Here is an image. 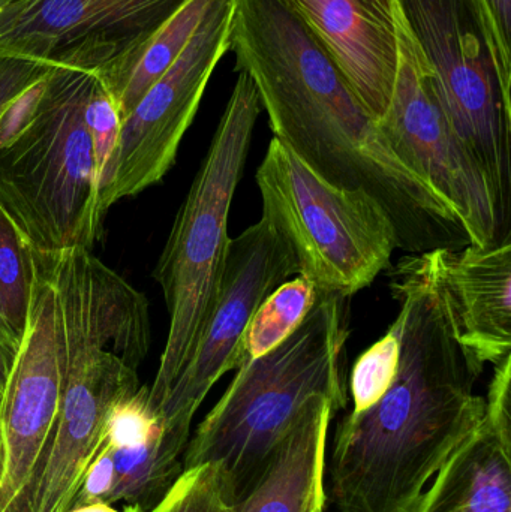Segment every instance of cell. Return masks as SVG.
<instances>
[{"label": "cell", "mask_w": 511, "mask_h": 512, "mask_svg": "<svg viewBox=\"0 0 511 512\" xmlns=\"http://www.w3.org/2000/svg\"><path fill=\"white\" fill-rule=\"evenodd\" d=\"M511 354L494 366V376L485 397V421L506 441L511 442L510 420Z\"/></svg>", "instance_id": "cell-27"}, {"label": "cell", "mask_w": 511, "mask_h": 512, "mask_svg": "<svg viewBox=\"0 0 511 512\" xmlns=\"http://www.w3.org/2000/svg\"><path fill=\"white\" fill-rule=\"evenodd\" d=\"M399 63L392 99L378 120L395 152L452 207L471 245L510 236L482 168L453 131L432 83V69L399 15Z\"/></svg>", "instance_id": "cell-8"}, {"label": "cell", "mask_w": 511, "mask_h": 512, "mask_svg": "<svg viewBox=\"0 0 511 512\" xmlns=\"http://www.w3.org/2000/svg\"><path fill=\"white\" fill-rule=\"evenodd\" d=\"M485 5L501 47L511 53V0H485Z\"/></svg>", "instance_id": "cell-28"}, {"label": "cell", "mask_w": 511, "mask_h": 512, "mask_svg": "<svg viewBox=\"0 0 511 512\" xmlns=\"http://www.w3.org/2000/svg\"><path fill=\"white\" fill-rule=\"evenodd\" d=\"M114 483H116V472H114L113 451L107 445H101L78 484L69 510L92 504L110 505Z\"/></svg>", "instance_id": "cell-26"}, {"label": "cell", "mask_w": 511, "mask_h": 512, "mask_svg": "<svg viewBox=\"0 0 511 512\" xmlns=\"http://www.w3.org/2000/svg\"><path fill=\"white\" fill-rule=\"evenodd\" d=\"M399 366V336L395 325L363 352L350 375L351 414H362L389 390Z\"/></svg>", "instance_id": "cell-21"}, {"label": "cell", "mask_w": 511, "mask_h": 512, "mask_svg": "<svg viewBox=\"0 0 511 512\" xmlns=\"http://www.w3.org/2000/svg\"><path fill=\"white\" fill-rule=\"evenodd\" d=\"M162 512H233V493L216 466L185 469L161 501Z\"/></svg>", "instance_id": "cell-23"}, {"label": "cell", "mask_w": 511, "mask_h": 512, "mask_svg": "<svg viewBox=\"0 0 511 512\" xmlns=\"http://www.w3.org/2000/svg\"><path fill=\"white\" fill-rule=\"evenodd\" d=\"M15 357L17 352L12 351L2 339H0V396H2L3 388L8 382L9 373H11L12 366H14Z\"/></svg>", "instance_id": "cell-29"}, {"label": "cell", "mask_w": 511, "mask_h": 512, "mask_svg": "<svg viewBox=\"0 0 511 512\" xmlns=\"http://www.w3.org/2000/svg\"><path fill=\"white\" fill-rule=\"evenodd\" d=\"M389 276L398 372L372 408L347 412L329 438L324 495L338 512H417L485 417V397L474 391L485 366L456 336L435 251L404 256Z\"/></svg>", "instance_id": "cell-1"}, {"label": "cell", "mask_w": 511, "mask_h": 512, "mask_svg": "<svg viewBox=\"0 0 511 512\" xmlns=\"http://www.w3.org/2000/svg\"><path fill=\"white\" fill-rule=\"evenodd\" d=\"M147 512H162V505H161V502H159L158 505H156L155 508H152V510L150 511H147Z\"/></svg>", "instance_id": "cell-32"}, {"label": "cell", "mask_w": 511, "mask_h": 512, "mask_svg": "<svg viewBox=\"0 0 511 512\" xmlns=\"http://www.w3.org/2000/svg\"><path fill=\"white\" fill-rule=\"evenodd\" d=\"M188 442L165 432L164 436L135 448H111L114 483L110 505L125 502L150 511L162 501L183 472Z\"/></svg>", "instance_id": "cell-18"}, {"label": "cell", "mask_w": 511, "mask_h": 512, "mask_svg": "<svg viewBox=\"0 0 511 512\" xmlns=\"http://www.w3.org/2000/svg\"><path fill=\"white\" fill-rule=\"evenodd\" d=\"M56 289L63 387L44 459L15 512H66L104 439L111 406L140 388L150 351L149 301L84 248L50 256Z\"/></svg>", "instance_id": "cell-2"}, {"label": "cell", "mask_w": 511, "mask_h": 512, "mask_svg": "<svg viewBox=\"0 0 511 512\" xmlns=\"http://www.w3.org/2000/svg\"><path fill=\"white\" fill-rule=\"evenodd\" d=\"M66 512H147L141 510L137 505H126L123 508V511L116 510L113 508V505L108 504H92V505H84V507L71 508Z\"/></svg>", "instance_id": "cell-30"}, {"label": "cell", "mask_w": 511, "mask_h": 512, "mask_svg": "<svg viewBox=\"0 0 511 512\" xmlns=\"http://www.w3.org/2000/svg\"><path fill=\"white\" fill-rule=\"evenodd\" d=\"M96 77L51 68L29 111L0 141V206L38 255L92 251L99 180L86 108Z\"/></svg>", "instance_id": "cell-4"}, {"label": "cell", "mask_w": 511, "mask_h": 512, "mask_svg": "<svg viewBox=\"0 0 511 512\" xmlns=\"http://www.w3.org/2000/svg\"><path fill=\"white\" fill-rule=\"evenodd\" d=\"M263 218L288 243L297 276L351 297L390 267L395 231L366 192L330 185L273 137L255 174Z\"/></svg>", "instance_id": "cell-7"}, {"label": "cell", "mask_w": 511, "mask_h": 512, "mask_svg": "<svg viewBox=\"0 0 511 512\" xmlns=\"http://www.w3.org/2000/svg\"><path fill=\"white\" fill-rule=\"evenodd\" d=\"M149 385L122 397L111 406L104 424L102 445L110 448H135L150 444L165 435L164 421L150 405Z\"/></svg>", "instance_id": "cell-22"}, {"label": "cell", "mask_w": 511, "mask_h": 512, "mask_svg": "<svg viewBox=\"0 0 511 512\" xmlns=\"http://www.w3.org/2000/svg\"><path fill=\"white\" fill-rule=\"evenodd\" d=\"M294 274L290 246L263 216L230 240L215 306L194 355L159 408L170 435L189 442L192 420L207 394L225 373L237 369L240 342L252 316Z\"/></svg>", "instance_id": "cell-11"}, {"label": "cell", "mask_w": 511, "mask_h": 512, "mask_svg": "<svg viewBox=\"0 0 511 512\" xmlns=\"http://www.w3.org/2000/svg\"><path fill=\"white\" fill-rule=\"evenodd\" d=\"M63 355L56 289L38 262L26 334L0 396V512H15L59 415Z\"/></svg>", "instance_id": "cell-12"}, {"label": "cell", "mask_w": 511, "mask_h": 512, "mask_svg": "<svg viewBox=\"0 0 511 512\" xmlns=\"http://www.w3.org/2000/svg\"><path fill=\"white\" fill-rule=\"evenodd\" d=\"M186 0H0V54L98 77Z\"/></svg>", "instance_id": "cell-10"}, {"label": "cell", "mask_w": 511, "mask_h": 512, "mask_svg": "<svg viewBox=\"0 0 511 512\" xmlns=\"http://www.w3.org/2000/svg\"><path fill=\"white\" fill-rule=\"evenodd\" d=\"M317 298V288L300 276L278 286L260 304L243 334L237 369L278 348L302 325Z\"/></svg>", "instance_id": "cell-20"}, {"label": "cell", "mask_w": 511, "mask_h": 512, "mask_svg": "<svg viewBox=\"0 0 511 512\" xmlns=\"http://www.w3.org/2000/svg\"><path fill=\"white\" fill-rule=\"evenodd\" d=\"M38 276V256L0 206V339L18 352Z\"/></svg>", "instance_id": "cell-19"}, {"label": "cell", "mask_w": 511, "mask_h": 512, "mask_svg": "<svg viewBox=\"0 0 511 512\" xmlns=\"http://www.w3.org/2000/svg\"><path fill=\"white\" fill-rule=\"evenodd\" d=\"M86 120L90 138H92L93 155H95L99 189H101L108 164L116 150L122 120H120L110 95L105 92L98 80H96L92 93H90L89 102H87Z\"/></svg>", "instance_id": "cell-24"}, {"label": "cell", "mask_w": 511, "mask_h": 512, "mask_svg": "<svg viewBox=\"0 0 511 512\" xmlns=\"http://www.w3.org/2000/svg\"><path fill=\"white\" fill-rule=\"evenodd\" d=\"M335 60L375 120L389 108L398 74L395 0H288Z\"/></svg>", "instance_id": "cell-13"}, {"label": "cell", "mask_w": 511, "mask_h": 512, "mask_svg": "<svg viewBox=\"0 0 511 512\" xmlns=\"http://www.w3.org/2000/svg\"><path fill=\"white\" fill-rule=\"evenodd\" d=\"M329 399L314 397L288 433L263 477L233 512H306L324 493V466L333 418Z\"/></svg>", "instance_id": "cell-15"}, {"label": "cell", "mask_w": 511, "mask_h": 512, "mask_svg": "<svg viewBox=\"0 0 511 512\" xmlns=\"http://www.w3.org/2000/svg\"><path fill=\"white\" fill-rule=\"evenodd\" d=\"M432 69L438 101L482 168L510 231L511 53L501 47L485 0H395Z\"/></svg>", "instance_id": "cell-6"}, {"label": "cell", "mask_w": 511, "mask_h": 512, "mask_svg": "<svg viewBox=\"0 0 511 512\" xmlns=\"http://www.w3.org/2000/svg\"><path fill=\"white\" fill-rule=\"evenodd\" d=\"M326 504V495L323 493V495L315 499L314 504H312L311 508L306 512H324V510H326Z\"/></svg>", "instance_id": "cell-31"}, {"label": "cell", "mask_w": 511, "mask_h": 512, "mask_svg": "<svg viewBox=\"0 0 511 512\" xmlns=\"http://www.w3.org/2000/svg\"><path fill=\"white\" fill-rule=\"evenodd\" d=\"M234 0H215L176 62L120 123L116 150L99 189L102 218L123 198L164 179L218 63L230 51Z\"/></svg>", "instance_id": "cell-9"}, {"label": "cell", "mask_w": 511, "mask_h": 512, "mask_svg": "<svg viewBox=\"0 0 511 512\" xmlns=\"http://www.w3.org/2000/svg\"><path fill=\"white\" fill-rule=\"evenodd\" d=\"M435 255L459 342L497 366L511 354V236Z\"/></svg>", "instance_id": "cell-14"}, {"label": "cell", "mask_w": 511, "mask_h": 512, "mask_svg": "<svg viewBox=\"0 0 511 512\" xmlns=\"http://www.w3.org/2000/svg\"><path fill=\"white\" fill-rule=\"evenodd\" d=\"M261 102L254 83L239 72L206 158L177 213L156 264V282L170 325L150 405L159 412L168 391L194 355L218 297L230 248L228 216L245 171Z\"/></svg>", "instance_id": "cell-5"}, {"label": "cell", "mask_w": 511, "mask_h": 512, "mask_svg": "<svg viewBox=\"0 0 511 512\" xmlns=\"http://www.w3.org/2000/svg\"><path fill=\"white\" fill-rule=\"evenodd\" d=\"M511 442L483 418L453 451L417 512H511Z\"/></svg>", "instance_id": "cell-16"}, {"label": "cell", "mask_w": 511, "mask_h": 512, "mask_svg": "<svg viewBox=\"0 0 511 512\" xmlns=\"http://www.w3.org/2000/svg\"><path fill=\"white\" fill-rule=\"evenodd\" d=\"M215 0H186L149 39L96 77L125 119L144 93L176 62Z\"/></svg>", "instance_id": "cell-17"}, {"label": "cell", "mask_w": 511, "mask_h": 512, "mask_svg": "<svg viewBox=\"0 0 511 512\" xmlns=\"http://www.w3.org/2000/svg\"><path fill=\"white\" fill-rule=\"evenodd\" d=\"M53 66L0 54V125L15 102L44 80Z\"/></svg>", "instance_id": "cell-25"}, {"label": "cell", "mask_w": 511, "mask_h": 512, "mask_svg": "<svg viewBox=\"0 0 511 512\" xmlns=\"http://www.w3.org/2000/svg\"><path fill=\"white\" fill-rule=\"evenodd\" d=\"M348 334L347 298L318 292L287 340L237 369L189 438L183 471L216 466L236 504L248 495L314 397H326L338 412L347 409Z\"/></svg>", "instance_id": "cell-3"}]
</instances>
